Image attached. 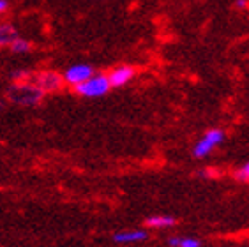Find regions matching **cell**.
<instances>
[{"label":"cell","mask_w":249,"mask_h":247,"mask_svg":"<svg viewBox=\"0 0 249 247\" xmlns=\"http://www.w3.org/2000/svg\"><path fill=\"white\" fill-rule=\"evenodd\" d=\"M145 223L149 224V226H152V228H168V226H173L177 221L172 215H152Z\"/></svg>","instance_id":"cell-10"},{"label":"cell","mask_w":249,"mask_h":247,"mask_svg":"<svg viewBox=\"0 0 249 247\" xmlns=\"http://www.w3.org/2000/svg\"><path fill=\"white\" fill-rule=\"evenodd\" d=\"M13 53H16V55H25V53H29L30 50H32V43H30L29 39H25V37H16L13 43L7 46Z\"/></svg>","instance_id":"cell-11"},{"label":"cell","mask_w":249,"mask_h":247,"mask_svg":"<svg viewBox=\"0 0 249 247\" xmlns=\"http://www.w3.org/2000/svg\"><path fill=\"white\" fill-rule=\"evenodd\" d=\"M223 140H225V133H223L221 129H211V131H207L200 138V141L195 145V148H193V156L196 157V159L207 157L217 145L223 143Z\"/></svg>","instance_id":"cell-3"},{"label":"cell","mask_w":249,"mask_h":247,"mask_svg":"<svg viewBox=\"0 0 249 247\" xmlns=\"http://www.w3.org/2000/svg\"><path fill=\"white\" fill-rule=\"evenodd\" d=\"M18 37V30L11 23H0V48H7Z\"/></svg>","instance_id":"cell-8"},{"label":"cell","mask_w":249,"mask_h":247,"mask_svg":"<svg viewBox=\"0 0 249 247\" xmlns=\"http://www.w3.org/2000/svg\"><path fill=\"white\" fill-rule=\"evenodd\" d=\"M44 92L39 88L36 83L30 78L29 81H19L11 87L9 92H7V97H9L13 103L21 106H36L41 103V99L44 97Z\"/></svg>","instance_id":"cell-1"},{"label":"cell","mask_w":249,"mask_h":247,"mask_svg":"<svg viewBox=\"0 0 249 247\" xmlns=\"http://www.w3.org/2000/svg\"><path fill=\"white\" fill-rule=\"evenodd\" d=\"M237 178H239V180H242V182L249 180V162H246L244 166L237 171Z\"/></svg>","instance_id":"cell-12"},{"label":"cell","mask_w":249,"mask_h":247,"mask_svg":"<svg viewBox=\"0 0 249 247\" xmlns=\"http://www.w3.org/2000/svg\"><path fill=\"white\" fill-rule=\"evenodd\" d=\"M9 11V0H0V16Z\"/></svg>","instance_id":"cell-13"},{"label":"cell","mask_w":249,"mask_h":247,"mask_svg":"<svg viewBox=\"0 0 249 247\" xmlns=\"http://www.w3.org/2000/svg\"><path fill=\"white\" fill-rule=\"evenodd\" d=\"M134 74H136L134 67H131V66H119V67H115V69H113L110 74H106V76H108V81H110L111 88H113V87H124V85H127V83H129V81L134 78Z\"/></svg>","instance_id":"cell-6"},{"label":"cell","mask_w":249,"mask_h":247,"mask_svg":"<svg viewBox=\"0 0 249 247\" xmlns=\"http://www.w3.org/2000/svg\"><path fill=\"white\" fill-rule=\"evenodd\" d=\"M149 233L143 231V229H127V231H119L113 235V240L117 244H134V242H142V240H147Z\"/></svg>","instance_id":"cell-7"},{"label":"cell","mask_w":249,"mask_h":247,"mask_svg":"<svg viewBox=\"0 0 249 247\" xmlns=\"http://www.w3.org/2000/svg\"><path fill=\"white\" fill-rule=\"evenodd\" d=\"M170 247H201V242L195 237H170L168 238Z\"/></svg>","instance_id":"cell-9"},{"label":"cell","mask_w":249,"mask_h":247,"mask_svg":"<svg viewBox=\"0 0 249 247\" xmlns=\"http://www.w3.org/2000/svg\"><path fill=\"white\" fill-rule=\"evenodd\" d=\"M235 5H237L239 9H244V7H248V0H237Z\"/></svg>","instance_id":"cell-14"},{"label":"cell","mask_w":249,"mask_h":247,"mask_svg":"<svg viewBox=\"0 0 249 247\" xmlns=\"http://www.w3.org/2000/svg\"><path fill=\"white\" fill-rule=\"evenodd\" d=\"M111 85L110 81H108V76L106 74H92L89 80H85L83 83L74 87V90H76L78 95H82V97H89V99H97V97H103L110 92Z\"/></svg>","instance_id":"cell-2"},{"label":"cell","mask_w":249,"mask_h":247,"mask_svg":"<svg viewBox=\"0 0 249 247\" xmlns=\"http://www.w3.org/2000/svg\"><path fill=\"white\" fill-rule=\"evenodd\" d=\"M32 81L36 85L44 92V94H50V92H57L60 90V87H62V76L55 71H43L36 74L32 78Z\"/></svg>","instance_id":"cell-5"},{"label":"cell","mask_w":249,"mask_h":247,"mask_svg":"<svg viewBox=\"0 0 249 247\" xmlns=\"http://www.w3.org/2000/svg\"><path fill=\"white\" fill-rule=\"evenodd\" d=\"M94 74V67L90 64H72L64 71L62 81L69 87H76Z\"/></svg>","instance_id":"cell-4"}]
</instances>
